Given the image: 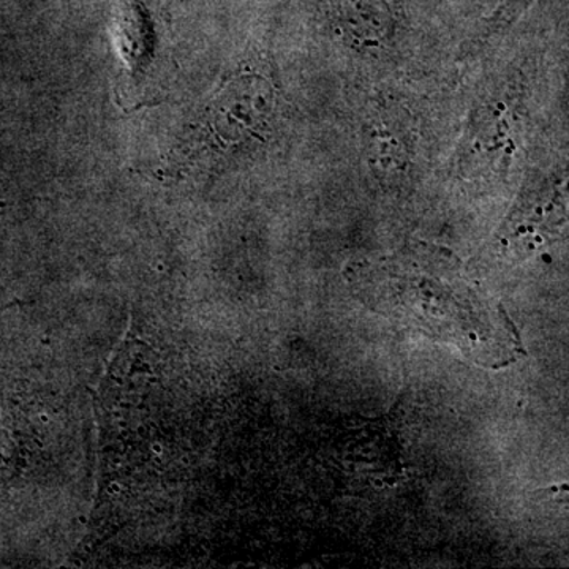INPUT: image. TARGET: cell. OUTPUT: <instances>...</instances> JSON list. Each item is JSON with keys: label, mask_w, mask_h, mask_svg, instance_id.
Returning <instances> with one entry per match:
<instances>
[{"label": "cell", "mask_w": 569, "mask_h": 569, "mask_svg": "<svg viewBox=\"0 0 569 569\" xmlns=\"http://www.w3.org/2000/svg\"><path fill=\"white\" fill-rule=\"evenodd\" d=\"M359 295L381 316L458 347L470 361L501 369L526 356L503 307L437 252H411L359 272Z\"/></svg>", "instance_id": "1"}, {"label": "cell", "mask_w": 569, "mask_h": 569, "mask_svg": "<svg viewBox=\"0 0 569 569\" xmlns=\"http://www.w3.org/2000/svg\"><path fill=\"white\" fill-rule=\"evenodd\" d=\"M29 433L20 408L0 392V482L11 481L26 468Z\"/></svg>", "instance_id": "2"}, {"label": "cell", "mask_w": 569, "mask_h": 569, "mask_svg": "<svg viewBox=\"0 0 569 569\" xmlns=\"http://www.w3.org/2000/svg\"><path fill=\"white\" fill-rule=\"evenodd\" d=\"M116 36L130 69L137 73L144 69L152 54V29L148 13L138 2L127 0L116 17Z\"/></svg>", "instance_id": "3"}, {"label": "cell", "mask_w": 569, "mask_h": 569, "mask_svg": "<svg viewBox=\"0 0 569 569\" xmlns=\"http://www.w3.org/2000/svg\"><path fill=\"white\" fill-rule=\"evenodd\" d=\"M535 0H505L503 6L498 7L496 13L489 18L481 33L473 41V48L486 44L493 37L503 36L511 26L523 17L527 10L533 6Z\"/></svg>", "instance_id": "4"}, {"label": "cell", "mask_w": 569, "mask_h": 569, "mask_svg": "<svg viewBox=\"0 0 569 569\" xmlns=\"http://www.w3.org/2000/svg\"><path fill=\"white\" fill-rule=\"evenodd\" d=\"M20 305H22V302H20V301L10 302V305L0 307V312H2V310L10 309V307L20 306Z\"/></svg>", "instance_id": "5"}]
</instances>
